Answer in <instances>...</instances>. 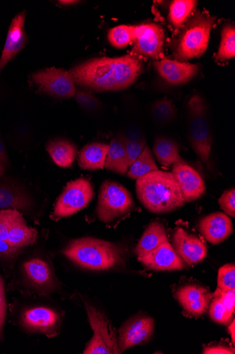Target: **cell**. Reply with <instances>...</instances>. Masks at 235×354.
<instances>
[{
  "mask_svg": "<svg viewBox=\"0 0 235 354\" xmlns=\"http://www.w3.org/2000/svg\"><path fill=\"white\" fill-rule=\"evenodd\" d=\"M143 71L135 55L103 57L79 64L70 71L75 84L96 91H121L135 83Z\"/></svg>",
  "mask_w": 235,
  "mask_h": 354,
  "instance_id": "obj_1",
  "label": "cell"
},
{
  "mask_svg": "<svg viewBox=\"0 0 235 354\" xmlns=\"http://www.w3.org/2000/svg\"><path fill=\"white\" fill-rule=\"evenodd\" d=\"M8 278L10 292H18L23 297H63L62 283L57 277L51 261L41 255H32L23 260L18 257Z\"/></svg>",
  "mask_w": 235,
  "mask_h": 354,
  "instance_id": "obj_2",
  "label": "cell"
},
{
  "mask_svg": "<svg viewBox=\"0 0 235 354\" xmlns=\"http://www.w3.org/2000/svg\"><path fill=\"white\" fill-rule=\"evenodd\" d=\"M17 299L10 306L12 324L27 335H41L48 338L58 336L65 313L56 304L34 297Z\"/></svg>",
  "mask_w": 235,
  "mask_h": 354,
  "instance_id": "obj_3",
  "label": "cell"
},
{
  "mask_svg": "<svg viewBox=\"0 0 235 354\" xmlns=\"http://www.w3.org/2000/svg\"><path fill=\"white\" fill-rule=\"evenodd\" d=\"M136 192L145 207L155 214L172 212L186 203L172 172L156 170L138 178Z\"/></svg>",
  "mask_w": 235,
  "mask_h": 354,
  "instance_id": "obj_4",
  "label": "cell"
},
{
  "mask_svg": "<svg viewBox=\"0 0 235 354\" xmlns=\"http://www.w3.org/2000/svg\"><path fill=\"white\" fill-rule=\"evenodd\" d=\"M63 254L75 265L90 270H110L125 262V252L120 245L92 237L72 241Z\"/></svg>",
  "mask_w": 235,
  "mask_h": 354,
  "instance_id": "obj_5",
  "label": "cell"
},
{
  "mask_svg": "<svg viewBox=\"0 0 235 354\" xmlns=\"http://www.w3.org/2000/svg\"><path fill=\"white\" fill-rule=\"evenodd\" d=\"M188 138L195 153L210 170L212 135L206 104L198 95L192 96L187 104Z\"/></svg>",
  "mask_w": 235,
  "mask_h": 354,
  "instance_id": "obj_6",
  "label": "cell"
},
{
  "mask_svg": "<svg viewBox=\"0 0 235 354\" xmlns=\"http://www.w3.org/2000/svg\"><path fill=\"white\" fill-rule=\"evenodd\" d=\"M215 18L208 14L196 15L187 25L177 43L176 55L181 62L198 57L207 50Z\"/></svg>",
  "mask_w": 235,
  "mask_h": 354,
  "instance_id": "obj_7",
  "label": "cell"
},
{
  "mask_svg": "<svg viewBox=\"0 0 235 354\" xmlns=\"http://www.w3.org/2000/svg\"><path fill=\"white\" fill-rule=\"evenodd\" d=\"M83 304L87 313L93 337L90 339L85 354H120L122 353L118 343L116 330L108 317L99 309L85 300Z\"/></svg>",
  "mask_w": 235,
  "mask_h": 354,
  "instance_id": "obj_8",
  "label": "cell"
},
{
  "mask_svg": "<svg viewBox=\"0 0 235 354\" xmlns=\"http://www.w3.org/2000/svg\"><path fill=\"white\" fill-rule=\"evenodd\" d=\"M133 205L131 193L125 187L105 180L99 189L96 214L101 221L109 223L129 213Z\"/></svg>",
  "mask_w": 235,
  "mask_h": 354,
  "instance_id": "obj_9",
  "label": "cell"
},
{
  "mask_svg": "<svg viewBox=\"0 0 235 354\" xmlns=\"http://www.w3.org/2000/svg\"><path fill=\"white\" fill-rule=\"evenodd\" d=\"M94 196V188L88 179L70 182L57 199L51 218L57 221L78 213L90 203Z\"/></svg>",
  "mask_w": 235,
  "mask_h": 354,
  "instance_id": "obj_10",
  "label": "cell"
},
{
  "mask_svg": "<svg viewBox=\"0 0 235 354\" xmlns=\"http://www.w3.org/2000/svg\"><path fill=\"white\" fill-rule=\"evenodd\" d=\"M31 79L42 91L54 98L72 99L77 91L70 73L63 70H43L33 74Z\"/></svg>",
  "mask_w": 235,
  "mask_h": 354,
  "instance_id": "obj_11",
  "label": "cell"
},
{
  "mask_svg": "<svg viewBox=\"0 0 235 354\" xmlns=\"http://www.w3.org/2000/svg\"><path fill=\"white\" fill-rule=\"evenodd\" d=\"M164 41V30L159 25L145 24L136 26L132 55L157 59L163 54Z\"/></svg>",
  "mask_w": 235,
  "mask_h": 354,
  "instance_id": "obj_12",
  "label": "cell"
},
{
  "mask_svg": "<svg viewBox=\"0 0 235 354\" xmlns=\"http://www.w3.org/2000/svg\"><path fill=\"white\" fill-rule=\"evenodd\" d=\"M154 330V321L147 316L138 315L127 319L119 330L118 343L123 353L147 342Z\"/></svg>",
  "mask_w": 235,
  "mask_h": 354,
  "instance_id": "obj_13",
  "label": "cell"
},
{
  "mask_svg": "<svg viewBox=\"0 0 235 354\" xmlns=\"http://www.w3.org/2000/svg\"><path fill=\"white\" fill-rule=\"evenodd\" d=\"M172 173L178 183L185 202L195 201L205 194L206 185L203 178L184 160L173 165Z\"/></svg>",
  "mask_w": 235,
  "mask_h": 354,
  "instance_id": "obj_14",
  "label": "cell"
},
{
  "mask_svg": "<svg viewBox=\"0 0 235 354\" xmlns=\"http://www.w3.org/2000/svg\"><path fill=\"white\" fill-rule=\"evenodd\" d=\"M38 238V231L28 226L21 211L9 209L7 243L14 248L24 250L34 245Z\"/></svg>",
  "mask_w": 235,
  "mask_h": 354,
  "instance_id": "obj_15",
  "label": "cell"
},
{
  "mask_svg": "<svg viewBox=\"0 0 235 354\" xmlns=\"http://www.w3.org/2000/svg\"><path fill=\"white\" fill-rule=\"evenodd\" d=\"M25 12H22L12 19L3 54L0 57V73L27 44L28 38L25 31Z\"/></svg>",
  "mask_w": 235,
  "mask_h": 354,
  "instance_id": "obj_16",
  "label": "cell"
},
{
  "mask_svg": "<svg viewBox=\"0 0 235 354\" xmlns=\"http://www.w3.org/2000/svg\"><path fill=\"white\" fill-rule=\"evenodd\" d=\"M173 241L176 252L189 266L199 263L207 255V248L203 241L182 228L176 231Z\"/></svg>",
  "mask_w": 235,
  "mask_h": 354,
  "instance_id": "obj_17",
  "label": "cell"
},
{
  "mask_svg": "<svg viewBox=\"0 0 235 354\" xmlns=\"http://www.w3.org/2000/svg\"><path fill=\"white\" fill-rule=\"evenodd\" d=\"M139 260L147 268L156 271L181 270L186 267L170 241Z\"/></svg>",
  "mask_w": 235,
  "mask_h": 354,
  "instance_id": "obj_18",
  "label": "cell"
},
{
  "mask_svg": "<svg viewBox=\"0 0 235 354\" xmlns=\"http://www.w3.org/2000/svg\"><path fill=\"white\" fill-rule=\"evenodd\" d=\"M154 66L163 80L173 85L189 82L198 72V67L195 64L169 59L156 61Z\"/></svg>",
  "mask_w": 235,
  "mask_h": 354,
  "instance_id": "obj_19",
  "label": "cell"
},
{
  "mask_svg": "<svg viewBox=\"0 0 235 354\" xmlns=\"http://www.w3.org/2000/svg\"><path fill=\"white\" fill-rule=\"evenodd\" d=\"M35 207L34 201L24 188L0 178V210L16 209L30 214Z\"/></svg>",
  "mask_w": 235,
  "mask_h": 354,
  "instance_id": "obj_20",
  "label": "cell"
},
{
  "mask_svg": "<svg viewBox=\"0 0 235 354\" xmlns=\"http://www.w3.org/2000/svg\"><path fill=\"white\" fill-rule=\"evenodd\" d=\"M198 230L207 241L216 245L223 242L232 234V222L225 214L216 212L199 221Z\"/></svg>",
  "mask_w": 235,
  "mask_h": 354,
  "instance_id": "obj_21",
  "label": "cell"
},
{
  "mask_svg": "<svg viewBox=\"0 0 235 354\" xmlns=\"http://www.w3.org/2000/svg\"><path fill=\"white\" fill-rule=\"evenodd\" d=\"M176 297L184 310L194 316L205 313L211 301V295L207 289L197 285L181 288Z\"/></svg>",
  "mask_w": 235,
  "mask_h": 354,
  "instance_id": "obj_22",
  "label": "cell"
},
{
  "mask_svg": "<svg viewBox=\"0 0 235 354\" xmlns=\"http://www.w3.org/2000/svg\"><path fill=\"white\" fill-rule=\"evenodd\" d=\"M110 145L94 142L85 146L79 153L78 163L81 169L96 171L105 168Z\"/></svg>",
  "mask_w": 235,
  "mask_h": 354,
  "instance_id": "obj_23",
  "label": "cell"
},
{
  "mask_svg": "<svg viewBox=\"0 0 235 354\" xmlns=\"http://www.w3.org/2000/svg\"><path fill=\"white\" fill-rule=\"evenodd\" d=\"M169 241L163 225L159 221L151 223L139 241L135 253L142 257Z\"/></svg>",
  "mask_w": 235,
  "mask_h": 354,
  "instance_id": "obj_24",
  "label": "cell"
},
{
  "mask_svg": "<svg viewBox=\"0 0 235 354\" xmlns=\"http://www.w3.org/2000/svg\"><path fill=\"white\" fill-rule=\"evenodd\" d=\"M46 149L58 167L64 169L72 167L77 154V149L74 143L67 140L56 139L50 141Z\"/></svg>",
  "mask_w": 235,
  "mask_h": 354,
  "instance_id": "obj_25",
  "label": "cell"
},
{
  "mask_svg": "<svg viewBox=\"0 0 235 354\" xmlns=\"http://www.w3.org/2000/svg\"><path fill=\"white\" fill-rule=\"evenodd\" d=\"M153 152L159 164L166 168H170L183 160L179 154L177 143L170 138H156Z\"/></svg>",
  "mask_w": 235,
  "mask_h": 354,
  "instance_id": "obj_26",
  "label": "cell"
},
{
  "mask_svg": "<svg viewBox=\"0 0 235 354\" xmlns=\"http://www.w3.org/2000/svg\"><path fill=\"white\" fill-rule=\"evenodd\" d=\"M105 168L120 175L126 174L128 170L125 147L120 134L112 140L107 156Z\"/></svg>",
  "mask_w": 235,
  "mask_h": 354,
  "instance_id": "obj_27",
  "label": "cell"
},
{
  "mask_svg": "<svg viewBox=\"0 0 235 354\" xmlns=\"http://www.w3.org/2000/svg\"><path fill=\"white\" fill-rule=\"evenodd\" d=\"M159 170L155 162L152 151L146 145L141 154L129 168L126 173L128 178L134 180L146 175L154 171Z\"/></svg>",
  "mask_w": 235,
  "mask_h": 354,
  "instance_id": "obj_28",
  "label": "cell"
},
{
  "mask_svg": "<svg viewBox=\"0 0 235 354\" xmlns=\"http://www.w3.org/2000/svg\"><path fill=\"white\" fill-rule=\"evenodd\" d=\"M136 26L120 25L112 28L108 33V40L116 48L123 49L133 44L135 39Z\"/></svg>",
  "mask_w": 235,
  "mask_h": 354,
  "instance_id": "obj_29",
  "label": "cell"
},
{
  "mask_svg": "<svg viewBox=\"0 0 235 354\" xmlns=\"http://www.w3.org/2000/svg\"><path fill=\"white\" fill-rule=\"evenodd\" d=\"M235 57V28L228 24L224 26L221 32V41L216 59L225 61Z\"/></svg>",
  "mask_w": 235,
  "mask_h": 354,
  "instance_id": "obj_30",
  "label": "cell"
},
{
  "mask_svg": "<svg viewBox=\"0 0 235 354\" xmlns=\"http://www.w3.org/2000/svg\"><path fill=\"white\" fill-rule=\"evenodd\" d=\"M197 5L194 0H175L170 9V20L176 27L181 26Z\"/></svg>",
  "mask_w": 235,
  "mask_h": 354,
  "instance_id": "obj_31",
  "label": "cell"
},
{
  "mask_svg": "<svg viewBox=\"0 0 235 354\" xmlns=\"http://www.w3.org/2000/svg\"><path fill=\"white\" fill-rule=\"evenodd\" d=\"M153 119L160 124L170 123L176 115V108L173 103L167 99L154 102L151 109Z\"/></svg>",
  "mask_w": 235,
  "mask_h": 354,
  "instance_id": "obj_32",
  "label": "cell"
},
{
  "mask_svg": "<svg viewBox=\"0 0 235 354\" xmlns=\"http://www.w3.org/2000/svg\"><path fill=\"white\" fill-rule=\"evenodd\" d=\"M23 250L14 248L0 239V267L8 277L11 269Z\"/></svg>",
  "mask_w": 235,
  "mask_h": 354,
  "instance_id": "obj_33",
  "label": "cell"
},
{
  "mask_svg": "<svg viewBox=\"0 0 235 354\" xmlns=\"http://www.w3.org/2000/svg\"><path fill=\"white\" fill-rule=\"evenodd\" d=\"M218 288L223 292L235 290V266L234 264H227L219 269Z\"/></svg>",
  "mask_w": 235,
  "mask_h": 354,
  "instance_id": "obj_34",
  "label": "cell"
},
{
  "mask_svg": "<svg viewBox=\"0 0 235 354\" xmlns=\"http://www.w3.org/2000/svg\"><path fill=\"white\" fill-rule=\"evenodd\" d=\"M122 135V138L125 147L127 163L128 168L136 162V160L143 152L146 144L145 139L136 141L128 139L125 135Z\"/></svg>",
  "mask_w": 235,
  "mask_h": 354,
  "instance_id": "obj_35",
  "label": "cell"
},
{
  "mask_svg": "<svg viewBox=\"0 0 235 354\" xmlns=\"http://www.w3.org/2000/svg\"><path fill=\"white\" fill-rule=\"evenodd\" d=\"M210 315L216 323L226 325L229 323L234 314L226 308L220 298L215 297L210 306Z\"/></svg>",
  "mask_w": 235,
  "mask_h": 354,
  "instance_id": "obj_36",
  "label": "cell"
},
{
  "mask_svg": "<svg viewBox=\"0 0 235 354\" xmlns=\"http://www.w3.org/2000/svg\"><path fill=\"white\" fill-rule=\"evenodd\" d=\"M8 301L5 280L0 274V342L4 340V330L8 315Z\"/></svg>",
  "mask_w": 235,
  "mask_h": 354,
  "instance_id": "obj_37",
  "label": "cell"
},
{
  "mask_svg": "<svg viewBox=\"0 0 235 354\" xmlns=\"http://www.w3.org/2000/svg\"><path fill=\"white\" fill-rule=\"evenodd\" d=\"M74 97L79 106L88 111H96L101 106L100 102L91 93L88 91H76Z\"/></svg>",
  "mask_w": 235,
  "mask_h": 354,
  "instance_id": "obj_38",
  "label": "cell"
},
{
  "mask_svg": "<svg viewBox=\"0 0 235 354\" xmlns=\"http://www.w3.org/2000/svg\"><path fill=\"white\" fill-rule=\"evenodd\" d=\"M221 208L229 216H235V189L225 190L218 200Z\"/></svg>",
  "mask_w": 235,
  "mask_h": 354,
  "instance_id": "obj_39",
  "label": "cell"
},
{
  "mask_svg": "<svg viewBox=\"0 0 235 354\" xmlns=\"http://www.w3.org/2000/svg\"><path fill=\"white\" fill-rule=\"evenodd\" d=\"M214 297H218L221 299L222 302L226 308L234 314L235 313V290H230L227 292L221 291L217 288L216 292L214 293Z\"/></svg>",
  "mask_w": 235,
  "mask_h": 354,
  "instance_id": "obj_40",
  "label": "cell"
},
{
  "mask_svg": "<svg viewBox=\"0 0 235 354\" xmlns=\"http://www.w3.org/2000/svg\"><path fill=\"white\" fill-rule=\"evenodd\" d=\"M10 167V159L6 145L4 140L0 138V178H3Z\"/></svg>",
  "mask_w": 235,
  "mask_h": 354,
  "instance_id": "obj_41",
  "label": "cell"
},
{
  "mask_svg": "<svg viewBox=\"0 0 235 354\" xmlns=\"http://www.w3.org/2000/svg\"><path fill=\"white\" fill-rule=\"evenodd\" d=\"M9 209L0 210V239L7 242L8 236Z\"/></svg>",
  "mask_w": 235,
  "mask_h": 354,
  "instance_id": "obj_42",
  "label": "cell"
},
{
  "mask_svg": "<svg viewBox=\"0 0 235 354\" xmlns=\"http://www.w3.org/2000/svg\"><path fill=\"white\" fill-rule=\"evenodd\" d=\"M234 349L233 348L217 346L207 347L205 348L203 353L205 354H234Z\"/></svg>",
  "mask_w": 235,
  "mask_h": 354,
  "instance_id": "obj_43",
  "label": "cell"
},
{
  "mask_svg": "<svg viewBox=\"0 0 235 354\" xmlns=\"http://www.w3.org/2000/svg\"><path fill=\"white\" fill-rule=\"evenodd\" d=\"M235 321L234 319L232 320V323L230 324V326L228 328L229 333L230 334L232 339V342L234 344L235 341V325H234Z\"/></svg>",
  "mask_w": 235,
  "mask_h": 354,
  "instance_id": "obj_44",
  "label": "cell"
},
{
  "mask_svg": "<svg viewBox=\"0 0 235 354\" xmlns=\"http://www.w3.org/2000/svg\"><path fill=\"white\" fill-rule=\"evenodd\" d=\"M59 3L64 6H71L78 4L79 1H75V0H62V1H59Z\"/></svg>",
  "mask_w": 235,
  "mask_h": 354,
  "instance_id": "obj_45",
  "label": "cell"
},
{
  "mask_svg": "<svg viewBox=\"0 0 235 354\" xmlns=\"http://www.w3.org/2000/svg\"><path fill=\"white\" fill-rule=\"evenodd\" d=\"M1 87H2V86H1V84H0V89H1Z\"/></svg>",
  "mask_w": 235,
  "mask_h": 354,
  "instance_id": "obj_46",
  "label": "cell"
}]
</instances>
